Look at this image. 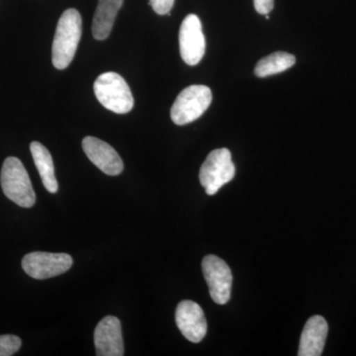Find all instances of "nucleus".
<instances>
[{
    "instance_id": "f257e3e1",
    "label": "nucleus",
    "mask_w": 356,
    "mask_h": 356,
    "mask_svg": "<svg viewBox=\"0 0 356 356\" xmlns=\"http://www.w3.org/2000/svg\"><path fill=\"white\" fill-rule=\"evenodd\" d=\"M83 31V21L76 9L65 10L58 20L51 49V62L56 69L65 70L74 60Z\"/></svg>"
},
{
    "instance_id": "f03ea898",
    "label": "nucleus",
    "mask_w": 356,
    "mask_h": 356,
    "mask_svg": "<svg viewBox=\"0 0 356 356\" xmlns=\"http://www.w3.org/2000/svg\"><path fill=\"white\" fill-rule=\"evenodd\" d=\"M0 182L6 197L20 207L31 208L36 202L31 180L20 159L9 156L4 161Z\"/></svg>"
},
{
    "instance_id": "7ed1b4c3",
    "label": "nucleus",
    "mask_w": 356,
    "mask_h": 356,
    "mask_svg": "<svg viewBox=\"0 0 356 356\" xmlns=\"http://www.w3.org/2000/svg\"><path fill=\"white\" fill-rule=\"evenodd\" d=\"M95 93L105 108L117 114L129 113L134 107V97L125 79L116 72H105L96 79Z\"/></svg>"
},
{
    "instance_id": "20e7f679",
    "label": "nucleus",
    "mask_w": 356,
    "mask_h": 356,
    "mask_svg": "<svg viewBox=\"0 0 356 356\" xmlns=\"http://www.w3.org/2000/svg\"><path fill=\"white\" fill-rule=\"evenodd\" d=\"M212 102V91L205 86H191L177 96L170 110L173 123L186 125L200 118Z\"/></svg>"
},
{
    "instance_id": "39448f33",
    "label": "nucleus",
    "mask_w": 356,
    "mask_h": 356,
    "mask_svg": "<svg viewBox=\"0 0 356 356\" xmlns=\"http://www.w3.org/2000/svg\"><path fill=\"white\" fill-rule=\"evenodd\" d=\"M236 168L228 149H217L208 154L199 172V180L208 195H215L222 186L233 180Z\"/></svg>"
},
{
    "instance_id": "423d86ee",
    "label": "nucleus",
    "mask_w": 356,
    "mask_h": 356,
    "mask_svg": "<svg viewBox=\"0 0 356 356\" xmlns=\"http://www.w3.org/2000/svg\"><path fill=\"white\" fill-rule=\"evenodd\" d=\"M72 257L67 254L34 252L22 259V268L34 280H48L67 273L72 266Z\"/></svg>"
},
{
    "instance_id": "0eeeda50",
    "label": "nucleus",
    "mask_w": 356,
    "mask_h": 356,
    "mask_svg": "<svg viewBox=\"0 0 356 356\" xmlns=\"http://www.w3.org/2000/svg\"><path fill=\"white\" fill-rule=\"evenodd\" d=\"M202 270L213 301L219 305L228 303L233 283L228 264L217 255H206L202 261Z\"/></svg>"
},
{
    "instance_id": "6e6552de",
    "label": "nucleus",
    "mask_w": 356,
    "mask_h": 356,
    "mask_svg": "<svg viewBox=\"0 0 356 356\" xmlns=\"http://www.w3.org/2000/svg\"><path fill=\"white\" fill-rule=\"evenodd\" d=\"M180 55L185 64L196 65L202 60L206 51L202 24L195 14L184 18L179 30Z\"/></svg>"
},
{
    "instance_id": "1a4fd4ad",
    "label": "nucleus",
    "mask_w": 356,
    "mask_h": 356,
    "mask_svg": "<svg viewBox=\"0 0 356 356\" xmlns=\"http://www.w3.org/2000/svg\"><path fill=\"white\" fill-rule=\"evenodd\" d=\"M175 322L180 332L191 343H200L207 334V322L202 308L191 300L178 304Z\"/></svg>"
},
{
    "instance_id": "9d476101",
    "label": "nucleus",
    "mask_w": 356,
    "mask_h": 356,
    "mask_svg": "<svg viewBox=\"0 0 356 356\" xmlns=\"http://www.w3.org/2000/svg\"><path fill=\"white\" fill-rule=\"evenodd\" d=\"M96 355H124L123 337H122L121 322L114 316L103 318L95 331Z\"/></svg>"
},
{
    "instance_id": "9b49d317",
    "label": "nucleus",
    "mask_w": 356,
    "mask_h": 356,
    "mask_svg": "<svg viewBox=\"0 0 356 356\" xmlns=\"http://www.w3.org/2000/svg\"><path fill=\"white\" fill-rule=\"evenodd\" d=\"M83 149L91 163L105 175L115 177L123 172L124 163L120 156L104 140L86 137L83 140Z\"/></svg>"
},
{
    "instance_id": "f8f14e48",
    "label": "nucleus",
    "mask_w": 356,
    "mask_h": 356,
    "mask_svg": "<svg viewBox=\"0 0 356 356\" xmlns=\"http://www.w3.org/2000/svg\"><path fill=\"white\" fill-rule=\"evenodd\" d=\"M329 325L322 316H313L307 321L301 339L299 356H320L324 350Z\"/></svg>"
},
{
    "instance_id": "ddd939ff",
    "label": "nucleus",
    "mask_w": 356,
    "mask_h": 356,
    "mask_svg": "<svg viewBox=\"0 0 356 356\" xmlns=\"http://www.w3.org/2000/svg\"><path fill=\"white\" fill-rule=\"evenodd\" d=\"M123 0H98L92 21V35L98 41L109 36Z\"/></svg>"
},
{
    "instance_id": "4468645a",
    "label": "nucleus",
    "mask_w": 356,
    "mask_h": 356,
    "mask_svg": "<svg viewBox=\"0 0 356 356\" xmlns=\"http://www.w3.org/2000/svg\"><path fill=\"white\" fill-rule=\"evenodd\" d=\"M30 151L44 188L51 194L57 193L58 184L50 152L39 142H32L30 145Z\"/></svg>"
},
{
    "instance_id": "2eb2a0df",
    "label": "nucleus",
    "mask_w": 356,
    "mask_h": 356,
    "mask_svg": "<svg viewBox=\"0 0 356 356\" xmlns=\"http://www.w3.org/2000/svg\"><path fill=\"white\" fill-rule=\"evenodd\" d=\"M296 63V58L286 51H275L267 57L261 58L254 69L255 76L266 77L285 72Z\"/></svg>"
},
{
    "instance_id": "dca6fc26",
    "label": "nucleus",
    "mask_w": 356,
    "mask_h": 356,
    "mask_svg": "<svg viewBox=\"0 0 356 356\" xmlns=\"http://www.w3.org/2000/svg\"><path fill=\"white\" fill-rule=\"evenodd\" d=\"M20 337L13 334H2L0 336V356H11L20 350Z\"/></svg>"
},
{
    "instance_id": "f3484780",
    "label": "nucleus",
    "mask_w": 356,
    "mask_h": 356,
    "mask_svg": "<svg viewBox=\"0 0 356 356\" xmlns=\"http://www.w3.org/2000/svg\"><path fill=\"white\" fill-rule=\"evenodd\" d=\"M149 4L153 7L154 11L159 15H170L175 0H149Z\"/></svg>"
},
{
    "instance_id": "a211bd4d",
    "label": "nucleus",
    "mask_w": 356,
    "mask_h": 356,
    "mask_svg": "<svg viewBox=\"0 0 356 356\" xmlns=\"http://www.w3.org/2000/svg\"><path fill=\"white\" fill-rule=\"evenodd\" d=\"M254 8L257 13L267 15L274 6V0H254Z\"/></svg>"
}]
</instances>
